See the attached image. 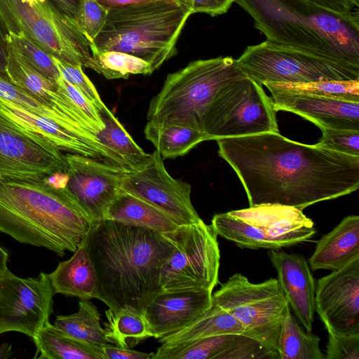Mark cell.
<instances>
[{"label":"cell","instance_id":"6da1fadb","mask_svg":"<svg viewBox=\"0 0 359 359\" xmlns=\"http://www.w3.org/2000/svg\"><path fill=\"white\" fill-rule=\"evenodd\" d=\"M250 206L277 203L304 210L359 188V156L290 140L279 132L217 140Z\"/></svg>","mask_w":359,"mask_h":359},{"label":"cell","instance_id":"7a4b0ae2","mask_svg":"<svg viewBox=\"0 0 359 359\" xmlns=\"http://www.w3.org/2000/svg\"><path fill=\"white\" fill-rule=\"evenodd\" d=\"M83 243L96 272V299L113 311L144 314L161 293L160 274L172 243L163 233L104 219L92 222Z\"/></svg>","mask_w":359,"mask_h":359},{"label":"cell","instance_id":"3957f363","mask_svg":"<svg viewBox=\"0 0 359 359\" xmlns=\"http://www.w3.org/2000/svg\"><path fill=\"white\" fill-rule=\"evenodd\" d=\"M92 221L67 187L47 180L0 177V231L62 257L86 238Z\"/></svg>","mask_w":359,"mask_h":359},{"label":"cell","instance_id":"277c9868","mask_svg":"<svg viewBox=\"0 0 359 359\" xmlns=\"http://www.w3.org/2000/svg\"><path fill=\"white\" fill-rule=\"evenodd\" d=\"M272 42L359 67V11L340 13L311 0H234Z\"/></svg>","mask_w":359,"mask_h":359},{"label":"cell","instance_id":"5b68a950","mask_svg":"<svg viewBox=\"0 0 359 359\" xmlns=\"http://www.w3.org/2000/svg\"><path fill=\"white\" fill-rule=\"evenodd\" d=\"M191 13L174 1L157 0L108 11L91 52L118 51L147 62L151 73L177 53Z\"/></svg>","mask_w":359,"mask_h":359},{"label":"cell","instance_id":"8992f818","mask_svg":"<svg viewBox=\"0 0 359 359\" xmlns=\"http://www.w3.org/2000/svg\"><path fill=\"white\" fill-rule=\"evenodd\" d=\"M245 75L231 56L191 62L167 76L161 90L150 102L147 120L202 131L203 114L218 90Z\"/></svg>","mask_w":359,"mask_h":359},{"label":"cell","instance_id":"52a82bcc","mask_svg":"<svg viewBox=\"0 0 359 359\" xmlns=\"http://www.w3.org/2000/svg\"><path fill=\"white\" fill-rule=\"evenodd\" d=\"M211 225L217 236L250 249H279L310 240L313 222L297 208L263 203L216 214Z\"/></svg>","mask_w":359,"mask_h":359},{"label":"cell","instance_id":"ba28073f","mask_svg":"<svg viewBox=\"0 0 359 359\" xmlns=\"http://www.w3.org/2000/svg\"><path fill=\"white\" fill-rule=\"evenodd\" d=\"M9 33L24 34L54 57L100 73L90 44L49 0H0Z\"/></svg>","mask_w":359,"mask_h":359},{"label":"cell","instance_id":"9c48e42d","mask_svg":"<svg viewBox=\"0 0 359 359\" xmlns=\"http://www.w3.org/2000/svg\"><path fill=\"white\" fill-rule=\"evenodd\" d=\"M212 300L241 323L244 335L257 341L279 359L280 328L290 307L277 279L252 283L244 275L235 273L215 292Z\"/></svg>","mask_w":359,"mask_h":359},{"label":"cell","instance_id":"30bf717a","mask_svg":"<svg viewBox=\"0 0 359 359\" xmlns=\"http://www.w3.org/2000/svg\"><path fill=\"white\" fill-rule=\"evenodd\" d=\"M271 98L247 75L220 88L203 114L201 129L206 140L278 133Z\"/></svg>","mask_w":359,"mask_h":359},{"label":"cell","instance_id":"8fae6325","mask_svg":"<svg viewBox=\"0 0 359 359\" xmlns=\"http://www.w3.org/2000/svg\"><path fill=\"white\" fill-rule=\"evenodd\" d=\"M236 60L245 74L261 86L359 79V67L267 39L247 46Z\"/></svg>","mask_w":359,"mask_h":359},{"label":"cell","instance_id":"7c38bea8","mask_svg":"<svg viewBox=\"0 0 359 359\" xmlns=\"http://www.w3.org/2000/svg\"><path fill=\"white\" fill-rule=\"evenodd\" d=\"M163 234L175 250L161 271V292L212 291L219 281L220 252L217 234L212 225L201 219Z\"/></svg>","mask_w":359,"mask_h":359},{"label":"cell","instance_id":"4fadbf2b","mask_svg":"<svg viewBox=\"0 0 359 359\" xmlns=\"http://www.w3.org/2000/svg\"><path fill=\"white\" fill-rule=\"evenodd\" d=\"M54 292L48 273L22 278L0 275V334L17 332L33 339L49 322Z\"/></svg>","mask_w":359,"mask_h":359},{"label":"cell","instance_id":"5bb4252c","mask_svg":"<svg viewBox=\"0 0 359 359\" xmlns=\"http://www.w3.org/2000/svg\"><path fill=\"white\" fill-rule=\"evenodd\" d=\"M121 191L154 205L178 226L201 220L191 201L189 184L171 177L157 150L151 154L146 165L140 170H127L122 177Z\"/></svg>","mask_w":359,"mask_h":359},{"label":"cell","instance_id":"9a60e30c","mask_svg":"<svg viewBox=\"0 0 359 359\" xmlns=\"http://www.w3.org/2000/svg\"><path fill=\"white\" fill-rule=\"evenodd\" d=\"M66 169L62 151L0 116V177L43 180Z\"/></svg>","mask_w":359,"mask_h":359},{"label":"cell","instance_id":"2e32d148","mask_svg":"<svg viewBox=\"0 0 359 359\" xmlns=\"http://www.w3.org/2000/svg\"><path fill=\"white\" fill-rule=\"evenodd\" d=\"M67 189L92 222L106 219L107 212L121 191L126 168L111 162L67 153Z\"/></svg>","mask_w":359,"mask_h":359},{"label":"cell","instance_id":"e0dca14e","mask_svg":"<svg viewBox=\"0 0 359 359\" xmlns=\"http://www.w3.org/2000/svg\"><path fill=\"white\" fill-rule=\"evenodd\" d=\"M315 310L327 332L359 334V257L318 280Z\"/></svg>","mask_w":359,"mask_h":359},{"label":"cell","instance_id":"ac0fdd59","mask_svg":"<svg viewBox=\"0 0 359 359\" xmlns=\"http://www.w3.org/2000/svg\"><path fill=\"white\" fill-rule=\"evenodd\" d=\"M212 295L206 289L159 293L144 313L151 337L158 339L189 326L212 306Z\"/></svg>","mask_w":359,"mask_h":359},{"label":"cell","instance_id":"d6986e66","mask_svg":"<svg viewBox=\"0 0 359 359\" xmlns=\"http://www.w3.org/2000/svg\"><path fill=\"white\" fill-rule=\"evenodd\" d=\"M276 111L296 114L320 128L359 130V102L269 90Z\"/></svg>","mask_w":359,"mask_h":359},{"label":"cell","instance_id":"ffe728a7","mask_svg":"<svg viewBox=\"0 0 359 359\" xmlns=\"http://www.w3.org/2000/svg\"><path fill=\"white\" fill-rule=\"evenodd\" d=\"M269 257L290 307L306 330L311 332L316 311V283L308 262L302 255L273 249H270Z\"/></svg>","mask_w":359,"mask_h":359},{"label":"cell","instance_id":"44dd1931","mask_svg":"<svg viewBox=\"0 0 359 359\" xmlns=\"http://www.w3.org/2000/svg\"><path fill=\"white\" fill-rule=\"evenodd\" d=\"M0 116L17 128L44 139L62 151L104 160L120 165L111 155L60 124L1 98Z\"/></svg>","mask_w":359,"mask_h":359},{"label":"cell","instance_id":"7402d4cb","mask_svg":"<svg viewBox=\"0 0 359 359\" xmlns=\"http://www.w3.org/2000/svg\"><path fill=\"white\" fill-rule=\"evenodd\" d=\"M6 71L7 79L13 84L95 134L83 114L60 89L57 83L34 69L8 42Z\"/></svg>","mask_w":359,"mask_h":359},{"label":"cell","instance_id":"603a6c76","mask_svg":"<svg viewBox=\"0 0 359 359\" xmlns=\"http://www.w3.org/2000/svg\"><path fill=\"white\" fill-rule=\"evenodd\" d=\"M359 257V216L345 217L316 243L309 259L313 270L339 269Z\"/></svg>","mask_w":359,"mask_h":359},{"label":"cell","instance_id":"cb8c5ba5","mask_svg":"<svg viewBox=\"0 0 359 359\" xmlns=\"http://www.w3.org/2000/svg\"><path fill=\"white\" fill-rule=\"evenodd\" d=\"M54 294L80 299H96L97 276L83 241L67 260L48 273Z\"/></svg>","mask_w":359,"mask_h":359},{"label":"cell","instance_id":"d4e9b609","mask_svg":"<svg viewBox=\"0 0 359 359\" xmlns=\"http://www.w3.org/2000/svg\"><path fill=\"white\" fill-rule=\"evenodd\" d=\"M106 219L148 229L161 233L173 231L179 226L154 205L122 191L109 207Z\"/></svg>","mask_w":359,"mask_h":359},{"label":"cell","instance_id":"484cf974","mask_svg":"<svg viewBox=\"0 0 359 359\" xmlns=\"http://www.w3.org/2000/svg\"><path fill=\"white\" fill-rule=\"evenodd\" d=\"M0 98L29 112L52 120L111 156H116L113 151L100 142L95 134L79 126L53 107L38 100L1 75H0Z\"/></svg>","mask_w":359,"mask_h":359},{"label":"cell","instance_id":"4316f807","mask_svg":"<svg viewBox=\"0 0 359 359\" xmlns=\"http://www.w3.org/2000/svg\"><path fill=\"white\" fill-rule=\"evenodd\" d=\"M225 334H244L241 323L214 304L185 328L158 339L161 345L177 346L194 340Z\"/></svg>","mask_w":359,"mask_h":359},{"label":"cell","instance_id":"83f0119b","mask_svg":"<svg viewBox=\"0 0 359 359\" xmlns=\"http://www.w3.org/2000/svg\"><path fill=\"white\" fill-rule=\"evenodd\" d=\"M32 339L39 359H103L102 346L75 339L50 323Z\"/></svg>","mask_w":359,"mask_h":359},{"label":"cell","instance_id":"f1b7e54d","mask_svg":"<svg viewBox=\"0 0 359 359\" xmlns=\"http://www.w3.org/2000/svg\"><path fill=\"white\" fill-rule=\"evenodd\" d=\"M144 136L164 158L184 156L206 137L203 131L184 126L148 121Z\"/></svg>","mask_w":359,"mask_h":359},{"label":"cell","instance_id":"f546056e","mask_svg":"<svg viewBox=\"0 0 359 359\" xmlns=\"http://www.w3.org/2000/svg\"><path fill=\"white\" fill-rule=\"evenodd\" d=\"M202 359H275L255 339L242 334H225L201 339Z\"/></svg>","mask_w":359,"mask_h":359},{"label":"cell","instance_id":"4dcf8cb0","mask_svg":"<svg viewBox=\"0 0 359 359\" xmlns=\"http://www.w3.org/2000/svg\"><path fill=\"white\" fill-rule=\"evenodd\" d=\"M98 113L104 128L97 133L100 142L118 154L131 170L143 168L150 158L128 134L114 114L104 105Z\"/></svg>","mask_w":359,"mask_h":359},{"label":"cell","instance_id":"1f68e13d","mask_svg":"<svg viewBox=\"0 0 359 359\" xmlns=\"http://www.w3.org/2000/svg\"><path fill=\"white\" fill-rule=\"evenodd\" d=\"M104 338L114 346L132 348L140 341L151 337L144 314L130 309L105 311Z\"/></svg>","mask_w":359,"mask_h":359},{"label":"cell","instance_id":"d6a6232c","mask_svg":"<svg viewBox=\"0 0 359 359\" xmlns=\"http://www.w3.org/2000/svg\"><path fill=\"white\" fill-rule=\"evenodd\" d=\"M100 320V313L97 307L88 299H81L76 313L57 316L53 325L75 339L102 346L107 342Z\"/></svg>","mask_w":359,"mask_h":359},{"label":"cell","instance_id":"836d02e7","mask_svg":"<svg viewBox=\"0 0 359 359\" xmlns=\"http://www.w3.org/2000/svg\"><path fill=\"white\" fill-rule=\"evenodd\" d=\"M320 341L316 334L302 329L290 309L280 328L278 345L279 359H325Z\"/></svg>","mask_w":359,"mask_h":359},{"label":"cell","instance_id":"e575fe53","mask_svg":"<svg viewBox=\"0 0 359 359\" xmlns=\"http://www.w3.org/2000/svg\"><path fill=\"white\" fill-rule=\"evenodd\" d=\"M269 90L289 91L359 102V79L320 80L297 83H266Z\"/></svg>","mask_w":359,"mask_h":359},{"label":"cell","instance_id":"d590c367","mask_svg":"<svg viewBox=\"0 0 359 359\" xmlns=\"http://www.w3.org/2000/svg\"><path fill=\"white\" fill-rule=\"evenodd\" d=\"M100 67V74L107 79H127L130 74H150L149 66L144 60L118 51L92 53Z\"/></svg>","mask_w":359,"mask_h":359},{"label":"cell","instance_id":"8d00e7d4","mask_svg":"<svg viewBox=\"0 0 359 359\" xmlns=\"http://www.w3.org/2000/svg\"><path fill=\"white\" fill-rule=\"evenodd\" d=\"M8 42L34 69L56 83L61 74L52 55L22 33H9Z\"/></svg>","mask_w":359,"mask_h":359},{"label":"cell","instance_id":"74e56055","mask_svg":"<svg viewBox=\"0 0 359 359\" xmlns=\"http://www.w3.org/2000/svg\"><path fill=\"white\" fill-rule=\"evenodd\" d=\"M317 146L350 156H359V130L320 128Z\"/></svg>","mask_w":359,"mask_h":359},{"label":"cell","instance_id":"f35d334b","mask_svg":"<svg viewBox=\"0 0 359 359\" xmlns=\"http://www.w3.org/2000/svg\"><path fill=\"white\" fill-rule=\"evenodd\" d=\"M61 76L75 86L100 111L105 105L93 83L84 74L81 65H72L54 57Z\"/></svg>","mask_w":359,"mask_h":359},{"label":"cell","instance_id":"ab89813d","mask_svg":"<svg viewBox=\"0 0 359 359\" xmlns=\"http://www.w3.org/2000/svg\"><path fill=\"white\" fill-rule=\"evenodd\" d=\"M108 11L95 0H84L83 7L76 24L90 44L102 30L107 19Z\"/></svg>","mask_w":359,"mask_h":359},{"label":"cell","instance_id":"60d3db41","mask_svg":"<svg viewBox=\"0 0 359 359\" xmlns=\"http://www.w3.org/2000/svg\"><path fill=\"white\" fill-rule=\"evenodd\" d=\"M56 83L60 89L83 114L93 132L97 135L102 131L104 128V123L95 105L75 86L66 81L62 76L57 80Z\"/></svg>","mask_w":359,"mask_h":359},{"label":"cell","instance_id":"b9f144b4","mask_svg":"<svg viewBox=\"0 0 359 359\" xmlns=\"http://www.w3.org/2000/svg\"><path fill=\"white\" fill-rule=\"evenodd\" d=\"M326 359H359V334L328 332Z\"/></svg>","mask_w":359,"mask_h":359},{"label":"cell","instance_id":"7bdbcfd3","mask_svg":"<svg viewBox=\"0 0 359 359\" xmlns=\"http://www.w3.org/2000/svg\"><path fill=\"white\" fill-rule=\"evenodd\" d=\"M187 10L191 15L204 13L211 16L224 14L228 11L234 0H174Z\"/></svg>","mask_w":359,"mask_h":359},{"label":"cell","instance_id":"ee69618b","mask_svg":"<svg viewBox=\"0 0 359 359\" xmlns=\"http://www.w3.org/2000/svg\"><path fill=\"white\" fill-rule=\"evenodd\" d=\"M103 359H152L154 353H144L108 344L102 346Z\"/></svg>","mask_w":359,"mask_h":359},{"label":"cell","instance_id":"f6af8a7d","mask_svg":"<svg viewBox=\"0 0 359 359\" xmlns=\"http://www.w3.org/2000/svg\"><path fill=\"white\" fill-rule=\"evenodd\" d=\"M49 1L60 12L68 18L76 26V22L83 7L84 0Z\"/></svg>","mask_w":359,"mask_h":359},{"label":"cell","instance_id":"bcb514c9","mask_svg":"<svg viewBox=\"0 0 359 359\" xmlns=\"http://www.w3.org/2000/svg\"><path fill=\"white\" fill-rule=\"evenodd\" d=\"M316 4L340 13L359 11V0H311Z\"/></svg>","mask_w":359,"mask_h":359},{"label":"cell","instance_id":"7dc6e473","mask_svg":"<svg viewBox=\"0 0 359 359\" xmlns=\"http://www.w3.org/2000/svg\"><path fill=\"white\" fill-rule=\"evenodd\" d=\"M8 35L9 31L0 12V75L6 78Z\"/></svg>","mask_w":359,"mask_h":359},{"label":"cell","instance_id":"c3c4849f","mask_svg":"<svg viewBox=\"0 0 359 359\" xmlns=\"http://www.w3.org/2000/svg\"><path fill=\"white\" fill-rule=\"evenodd\" d=\"M99 4L104 7L106 10L124 7L130 5L143 4L157 0H95ZM174 1V0H165Z\"/></svg>","mask_w":359,"mask_h":359},{"label":"cell","instance_id":"681fc988","mask_svg":"<svg viewBox=\"0 0 359 359\" xmlns=\"http://www.w3.org/2000/svg\"><path fill=\"white\" fill-rule=\"evenodd\" d=\"M8 261V252L0 245V275L8 270L7 263Z\"/></svg>","mask_w":359,"mask_h":359},{"label":"cell","instance_id":"f907efd6","mask_svg":"<svg viewBox=\"0 0 359 359\" xmlns=\"http://www.w3.org/2000/svg\"><path fill=\"white\" fill-rule=\"evenodd\" d=\"M13 354L12 344L6 342L0 344V359L9 358Z\"/></svg>","mask_w":359,"mask_h":359}]
</instances>
